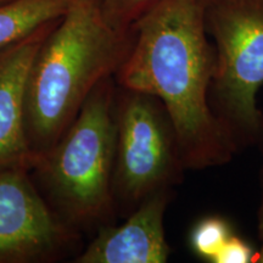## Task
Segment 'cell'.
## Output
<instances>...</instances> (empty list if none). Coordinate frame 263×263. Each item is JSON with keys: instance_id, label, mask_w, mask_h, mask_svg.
<instances>
[{"instance_id": "cell-1", "label": "cell", "mask_w": 263, "mask_h": 263, "mask_svg": "<svg viewBox=\"0 0 263 263\" xmlns=\"http://www.w3.org/2000/svg\"><path fill=\"white\" fill-rule=\"evenodd\" d=\"M206 4L159 0L134 24L133 44L114 76L120 87L162 101L188 171L222 166L238 154L209 100L216 48L206 29Z\"/></svg>"}, {"instance_id": "cell-2", "label": "cell", "mask_w": 263, "mask_h": 263, "mask_svg": "<svg viewBox=\"0 0 263 263\" xmlns=\"http://www.w3.org/2000/svg\"><path fill=\"white\" fill-rule=\"evenodd\" d=\"M134 32L111 24L101 0H71L35 54L26 90V130L37 155L57 143L94 88L126 60Z\"/></svg>"}, {"instance_id": "cell-3", "label": "cell", "mask_w": 263, "mask_h": 263, "mask_svg": "<svg viewBox=\"0 0 263 263\" xmlns=\"http://www.w3.org/2000/svg\"><path fill=\"white\" fill-rule=\"evenodd\" d=\"M114 76L101 81L57 143L39 154L32 171L52 209L72 227L99 228L116 216Z\"/></svg>"}, {"instance_id": "cell-4", "label": "cell", "mask_w": 263, "mask_h": 263, "mask_svg": "<svg viewBox=\"0 0 263 263\" xmlns=\"http://www.w3.org/2000/svg\"><path fill=\"white\" fill-rule=\"evenodd\" d=\"M205 21L216 43L210 105L239 153L257 144L263 129V0H207Z\"/></svg>"}, {"instance_id": "cell-5", "label": "cell", "mask_w": 263, "mask_h": 263, "mask_svg": "<svg viewBox=\"0 0 263 263\" xmlns=\"http://www.w3.org/2000/svg\"><path fill=\"white\" fill-rule=\"evenodd\" d=\"M114 196L129 215L146 197L182 183L184 163L176 128L159 98L117 85Z\"/></svg>"}, {"instance_id": "cell-6", "label": "cell", "mask_w": 263, "mask_h": 263, "mask_svg": "<svg viewBox=\"0 0 263 263\" xmlns=\"http://www.w3.org/2000/svg\"><path fill=\"white\" fill-rule=\"evenodd\" d=\"M28 172L0 170V263L55 261L78 238V229L52 209Z\"/></svg>"}, {"instance_id": "cell-7", "label": "cell", "mask_w": 263, "mask_h": 263, "mask_svg": "<svg viewBox=\"0 0 263 263\" xmlns=\"http://www.w3.org/2000/svg\"><path fill=\"white\" fill-rule=\"evenodd\" d=\"M59 20L0 50V170L32 171L37 162L26 130V90L35 54Z\"/></svg>"}, {"instance_id": "cell-8", "label": "cell", "mask_w": 263, "mask_h": 263, "mask_svg": "<svg viewBox=\"0 0 263 263\" xmlns=\"http://www.w3.org/2000/svg\"><path fill=\"white\" fill-rule=\"evenodd\" d=\"M174 196L173 189L160 190L137 206L121 226L99 228L93 241L76 263H164L171 246L164 230V213Z\"/></svg>"}, {"instance_id": "cell-9", "label": "cell", "mask_w": 263, "mask_h": 263, "mask_svg": "<svg viewBox=\"0 0 263 263\" xmlns=\"http://www.w3.org/2000/svg\"><path fill=\"white\" fill-rule=\"evenodd\" d=\"M71 0H8L0 3V50L65 15Z\"/></svg>"}, {"instance_id": "cell-10", "label": "cell", "mask_w": 263, "mask_h": 263, "mask_svg": "<svg viewBox=\"0 0 263 263\" xmlns=\"http://www.w3.org/2000/svg\"><path fill=\"white\" fill-rule=\"evenodd\" d=\"M232 234V228L224 218L218 216L206 217L194 226L190 234V245L196 256L213 262Z\"/></svg>"}, {"instance_id": "cell-11", "label": "cell", "mask_w": 263, "mask_h": 263, "mask_svg": "<svg viewBox=\"0 0 263 263\" xmlns=\"http://www.w3.org/2000/svg\"><path fill=\"white\" fill-rule=\"evenodd\" d=\"M159 0H101L105 15L115 27L129 31Z\"/></svg>"}, {"instance_id": "cell-12", "label": "cell", "mask_w": 263, "mask_h": 263, "mask_svg": "<svg viewBox=\"0 0 263 263\" xmlns=\"http://www.w3.org/2000/svg\"><path fill=\"white\" fill-rule=\"evenodd\" d=\"M257 252L244 239L233 233L219 250L213 263H249L256 262Z\"/></svg>"}, {"instance_id": "cell-13", "label": "cell", "mask_w": 263, "mask_h": 263, "mask_svg": "<svg viewBox=\"0 0 263 263\" xmlns=\"http://www.w3.org/2000/svg\"><path fill=\"white\" fill-rule=\"evenodd\" d=\"M257 145L259 146V149H261V154H262V166H261V171H259V184H261V203H259V209H258V224H261V223H263V129H262L261 137H259Z\"/></svg>"}, {"instance_id": "cell-14", "label": "cell", "mask_w": 263, "mask_h": 263, "mask_svg": "<svg viewBox=\"0 0 263 263\" xmlns=\"http://www.w3.org/2000/svg\"><path fill=\"white\" fill-rule=\"evenodd\" d=\"M258 233H259V240H261V248L257 251V256H256V262L263 263V223L258 224Z\"/></svg>"}, {"instance_id": "cell-15", "label": "cell", "mask_w": 263, "mask_h": 263, "mask_svg": "<svg viewBox=\"0 0 263 263\" xmlns=\"http://www.w3.org/2000/svg\"><path fill=\"white\" fill-rule=\"evenodd\" d=\"M4 2H8V0H0V3H4Z\"/></svg>"}]
</instances>
